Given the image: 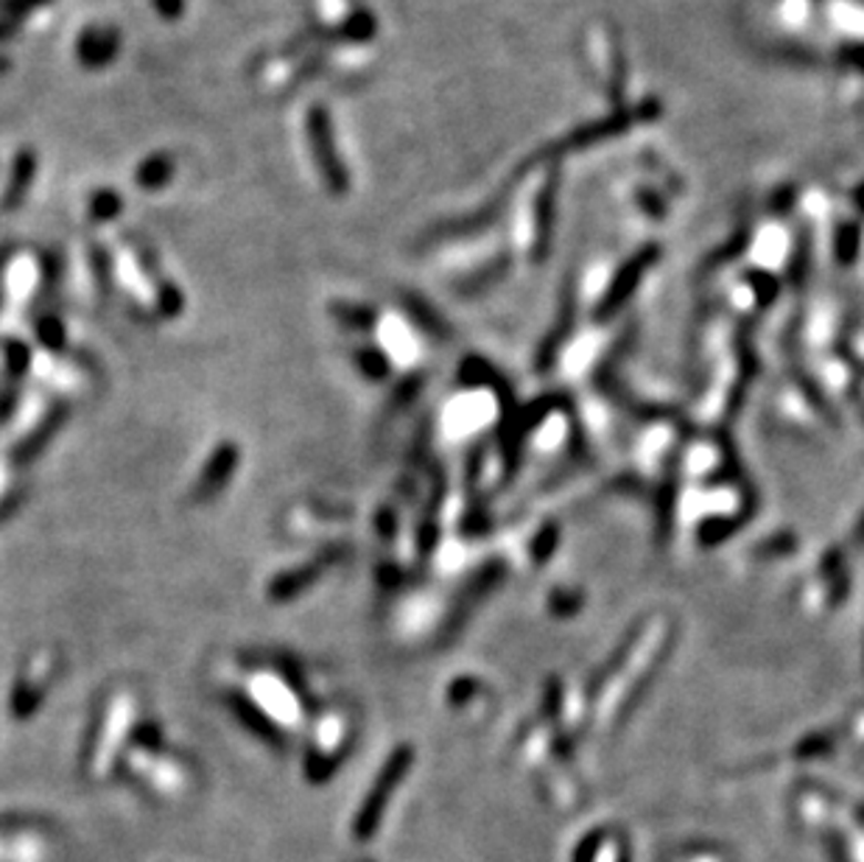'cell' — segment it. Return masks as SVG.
Returning <instances> with one entry per match:
<instances>
[{"instance_id": "obj_3", "label": "cell", "mask_w": 864, "mask_h": 862, "mask_svg": "<svg viewBox=\"0 0 864 862\" xmlns=\"http://www.w3.org/2000/svg\"><path fill=\"white\" fill-rule=\"evenodd\" d=\"M238 460H241V454H238V445L233 443H222L216 451L210 454V460H207L205 471H202L199 482H196L194 488V502H210L216 493L224 491V484L229 482V476L236 473L238 468Z\"/></svg>"}, {"instance_id": "obj_6", "label": "cell", "mask_w": 864, "mask_h": 862, "mask_svg": "<svg viewBox=\"0 0 864 862\" xmlns=\"http://www.w3.org/2000/svg\"><path fill=\"white\" fill-rule=\"evenodd\" d=\"M557 188H559V172H552L543 183L541 194L535 199V236H537V255L543 258V253L548 249V242H552V230H554V219H557Z\"/></svg>"}, {"instance_id": "obj_12", "label": "cell", "mask_w": 864, "mask_h": 862, "mask_svg": "<svg viewBox=\"0 0 864 862\" xmlns=\"http://www.w3.org/2000/svg\"><path fill=\"white\" fill-rule=\"evenodd\" d=\"M330 314L339 319L341 326L348 328H372L376 326L378 314L367 306H356V302H333L330 306Z\"/></svg>"}, {"instance_id": "obj_13", "label": "cell", "mask_w": 864, "mask_h": 862, "mask_svg": "<svg viewBox=\"0 0 864 862\" xmlns=\"http://www.w3.org/2000/svg\"><path fill=\"white\" fill-rule=\"evenodd\" d=\"M157 311L163 314V317H177V314H183L185 308V297L183 291H179L177 284H171V280L160 278L157 284Z\"/></svg>"}, {"instance_id": "obj_22", "label": "cell", "mask_w": 864, "mask_h": 862, "mask_svg": "<svg viewBox=\"0 0 864 862\" xmlns=\"http://www.w3.org/2000/svg\"><path fill=\"white\" fill-rule=\"evenodd\" d=\"M856 202H858V207H862V213H864V183L856 188Z\"/></svg>"}, {"instance_id": "obj_11", "label": "cell", "mask_w": 864, "mask_h": 862, "mask_svg": "<svg viewBox=\"0 0 864 862\" xmlns=\"http://www.w3.org/2000/svg\"><path fill=\"white\" fill-rule=\"evenodd\" d=\"M65 418H68V409L65 407L53 409V412L45 418V423L37 425V429L31 431V438H25L23 443L14 445V460H18V462L34 460L37 451H40L42 445H45L48 440H51V434H53V431H56V425L65 423Z\"/></svg>"}, {"instance_id": "obj_1", "label": "cell", "mask_w": 864, "mask_h": 862, "mask_svg": "<svg viewBox=\"0 0 864 862\" xmlns=\"http://www.w3.org/2000/svg\"><path fill=\"white\" fill-rule=\"evenodd\" d=\"M306 137H308V146H311L313 166H317V174L319 179H322L325 191H328L330 196H348L353 179H350L348 166H344V157H341L339 146H336L333 115L328 113V106L325 104L308 106Z\"/></svg>"}, {"instance_id": "obj_21", "label": "cell", "mask_w": 864, "mask_h": 862, "mask_svg": "<svg viewBox=\"0 0 864 862\" xmlns=\"http://www.w3.org/2000/svg\"><path fill=\"white\" fill-rule=\"evenodd\" d=\"M12 253L14 247H9V244L7 247H0V300H3V273H7L9 260H12Z\"/></svg>"}, {"instance_id": "obj_14", "label": "cell", "mask_w": 864, "mask_h": 862, "mask_svg": "<svg viewBox=\"0 0 864 862\" xmlns=\"http://www.w3.org/2000/svg\"><path fill=\"white\" fill-rule=\"evenodd\" d=\"M48 3H53V0H0V14H7V18H14L23 23L25 18L45 9Z\"/></svg>"}, {"instance_id": "obj_17", "label": "cell", "mask_w": 864, "mask_h": 862, "mask_svg": "<svg viewBox=\"0 0 864 862\" xmlns=\"http://www.w3.org/2000/svg\"><path fill=\"white\" fill-rule=\"evenodd\" d=\"M154 12L160 14L163 20L174 23V20L185 18V9H188V0H152Z\"/></svg>"}, {"instance_id": "obj_20", "label": "cell", "mask_w": 864, "mask_h": 862, "mask_svg": "<svg viewBox=\"0 0 864 862\" xmlns=\"http://www.w3.org/2000/svg\"><path fill=\"white\" fill-rule=\"evenodd\" d=\"M842 60L847 62V65H856L864 71V45H856V48H847V51H842Z\"/></svg>"}, {"instance_id": "obj_16", "label": "cell", "mask_w": 864, "mask_h": 862, "mask_svg": "<svg viewBox=\"0 0 864 862\" xmlns=\"http://www.w3.org/2000/svg\"><path fill=\"white\" fill-rule=\"evenodd\" d=\"M3 350H7V365L9 370H12V376H20L31 361L29 348H25L23 342H18V339H7V342H3Z\"/></svg>"}, {"instance_id": "obj_18", "label": "cell", "mask_w": 864, "mask_h": 862, "mask_svg": "<svg viewBox=\"0 0 864 862\" xmlns=\"http://www.w3.org/2000/svg\"><path fill=\"white\" fill-rule=\"evenodd\" d=\"M20 20L7 18V14H0V42H9L20 34Z\"/></svg>"}, {"instance_id": "obj_2", "label": "cell", "mask_w": 864, "mask_h": 862, "mask_svg": "<svg viewBox=\"0 0 864 862\" xmlns=\"http://www.w3.org/2000/svg\"><path fill=\"white\" fill-rule=\"evenodd\" d=\"M121 45H124V37H121V31L115 29V25L93 23L79 31L73 51H76V62L82 68H88V71H104V68H110L112 62L119 60Z\"/></svg>"}, {"instance_id": "obj_7", "label": "cell", "mask_w": 864, "mask_h": 862, "mask_svg": "<svg viewBox=\"0 0 864 862\" xmlns=\"http://www.w3.org/2000/svg\"><path fill=\"white\" fill-rule=\"evenodd\" d=\"M174 177H177V160L168 152L146 154L135 168V185L141 191H146V194L163 191Z\"/></svg>"}, {"instance_id": "obj_4", "label": "cell", "mask_w": 864, "mask_h": 862, "mask_svg": "<svg viewBox=\"0 0 864 862\" xmlns=\"http://www.w3.org/2000/svg\"><path fill=\"white\" fill-rule=\"evenodd\" d=\"M378 34V18L364 7H356L336 25H322L325 45H364Z\"/></svg>"}, {"instance_id": "obj_9", "label": "cell", "mask_w": 864, "mask_h": 862, "mask_svg": "<svg viewBox=\"0 0 864 862\" xmlns=\"http://www.w3.org/2000/svg\"><path fill=\"white\" fill-rule=\"evenodd\" d=\"M227 706L233 709V715H236L238 720L244 722V726L253 728L255 733L271 739V742H280V733H277L275 722H271L269 717H266L264 711H260L258 706L253 704V700H247V697H241V695H227Z\"/></svg>"}, {"instance_id": "obj_10", "label": "cell", "mask_w": 864, "mask_h": 862, "mask_svg": "<svg viewBox=\"0 0 864 862\" xmlns=\"http://www.w3.org/2000/svg\"><path fill=\"white\" fill-rule=\"evenodd\" d=\"M124 213V196L115 188H95L88 199V216L93 225H110Z\"/></svg>"}, {"instance_id": "obj_19", "label": "cell", "mask_w": 864, "mask_h": 862, "mask_svg": "<svg viewBox=\"0 0 864 862\" xmlns=\"http://www.w3.org/2000/svg\"><path fill=\"white\" fill-rule=\"evenodd\" d=\"M361 361H364V370L370 372V376H383V367L387 365H383L381 353H372V350L370 353H361Z\"/></svg>"}, {"instance_id": "obj_15", "label": "cell", "mask_w": 864, "mask_h": 862, "mask_svg": "<svg viewBox=\"0 0 864 862\" xmlns=\"http://www.w3.org/2000/svg\"><path fill=\"white\" fill-rule=\"evenodd\" d=\"M37 337L48 345V348H62L65 345V326L56 317H40L37 319Z\"/></svg>"}, {"instance_id": "obj_5", "label": "cell", "mask_w": 864, "mask_h": 862, "mask_svg": "<svg viewBox=\"0 0 864 862\" xmlns=\"http://www.w3.org/2000/svg\"><path fill=\"white\" fill-rule=\"evenodd\" d=\"M37 168H40V157H37L34 148L25 146L20 148V152H14L12 166H9L7 188H3V196H0V205L7 207V211L18 207L20 202L29 196L31 185H34Z\"/></svg>"}, {"instance_id": "obj_8", "label": "cell", "mask_w": 864, "mask_h": 862, "mask_svg": "<svg viewBox=\"0 0 864 862\" xmlns=\"http://www.w3.org/2000/svg\"><path fill=\"white\" fill-rule=\"evenodd\" d=\"M325 563L328 561L322 557V561L311 563V566H300V568H295V572H286V574H280V577H275L269 585V597L275 599V603L295 599L297 594H302V588H306V585H311L313 579L319 577V572H322Z\"/></svg>"}]
</instances>
